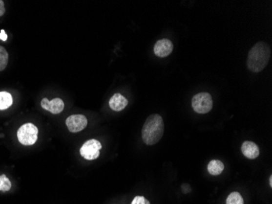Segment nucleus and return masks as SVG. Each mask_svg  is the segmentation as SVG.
Masks as SVG:
<instances>
[{
    "instance_id": "nucleus-1",
    "label": "nucleus",
    "mask_w": 272,
    "mask_h": 204,
    "mask_svg": "<svg viewBox=\"0 0 272 204\" xmlns=\"http://www.w3.org/2000/svg\"><path fill=\"white\" fill-rule=\"evenodd\" d=\"M271 48L264 42H258L250 49L247 58L248 69L253 73L264 69L269 62Z\"/></svg>"
},
{
    "instance_id": "nucleus-2",
    "label": "nucleus",
    "mask_w": 272,
    "mask_h": 204,
    "mask_svg": "<svg viewBox=\"0 0 272 204\" xmlns=\"http://www.w3.org/2000/svg\"><path fill=\"white\" fill-rule=\"evenodd\" d=\"M164 133V122L162 116L157 113L151 114L145 121L142 128L143 141L147 145L159 142Z\"/></svg>"
},
{
    "instance_id": "nucleus-3",
    "label": "nucleus",
    "mask_w": 272,
    "mask_h": 204,
    "mask_svg": "<svg viewBox=\"0 0 272 204\" xmlns=\"http://www.w3.org/2000/svg\"><path fill=\"white\" fill-rule=\"evenodd\" d=\"M39 129L31 123L21 126L18 131V139L23 145H33L38 140Z\"/></svg>"
},
{
    "instance_id": "nucleus-4",
    "label": "nucleus",
    "mask_w": 272,
    "mask_h": 204,
    "mask_svg": "<svg viewBox=\"0 0 272 204\" xmlns=\"http://www.w3.org/2000/svg\"><path fill=\"white\" fill-rule=\"evenodd\" d=\"M191 106L197 113H207L213 108V100L208 92H201L192 97Z\"/></svg>"
},
{
    "instance_id": "nucleus-5",
    "label": "nucleus",
    "mask_w": 272,
    "mask_h": 204,
    "mask_svg": "<svg viewBox=\"0 0 272 204\" xmlns=\"http://www.w3.org/2000/svg\"><path fill=\"white\" fill-rule=\"evenodd\" d=\"M102 148L101 143L96 139H91L84 143L80 149V155L86 160H95L100 156V150Z\"/></svg>"
},
{
    "instance_id": "nucleus-6",
    "label": "nucleus",
    "mask_w": 272,
    "mask_h": 204,
    "mask_svg": "<svg viewBox=\"0 0 272 204\" xmlns=\"http://www.w3.org/2000/svg\"><path fill=\"white\" fill-rule=\"evenodd\" d=\"M65 124L70 133H79L86 128L87 118L83 114H73L66 118Z\"/></svg>"
},
{
    "instance_id": "nucleus-7",
    "label": "nucleus",
    "mask_w": 272,
    "mask_h": 204,
    "mask_svg": "<svg viewBox=\"0 0 272 204\" xmlns=\"http://www.w3.org/2000/svg\"><path fill=\"white\" fill-rule=\"evenodd\" d=\"M174 49V45L171 41L167 39H163L157 41L154 45V53L158 57H167L171 54Z\"/></svg>"
},
{
    "instance_id": "nucleus-8",
    "label": "nucleus",
    "mask_w": 272,
    "mask_h": 204,
    "mask_svg": "<svg viewBox=\"0 0 272 204\" xmlns=\"http://www.w3.org/2000/svg\"><path fill=\"white\" fill-rule=\"evenodd\" d=\"M41 106L43 110L49 111L52 114H58L64 111V103L61 98H54L52 101L43 98L41 101Z\"/></svg>"
},
{
    "instance_id": "nucleus-9",
    "label": "nucleus",
    "mask_w": 272,
    "mask_h": 204,
    "mask_svg": "<svg viewBox=\"0 0 272 204\" xmlns=\"http://www.w3.org/2000/svg\"><path fill=\"white\" fill-rule=\"evenodd\" d=\"M108 104L111 110L119 112L123 111L126 107L128 105V100L122 94L115 93L111 97Z\"/></svg>"
},
{
    "instance_id": "nucleus-10",
    "label": "nucleus",
    "mask_w": 272,
    "mask_h": 204,
    "mask_svg": "<svg viewBox=\"0 0 272 204\" xmlns=\"http://www.w3.org/2000/svg\"><path fill=\"white\" fill-rule=\"evenodd\" d=\"M241 151L245 157L250 159H254L259 156V148L257 144L252 141H245L241 145Z\"/></svg>"
},
{
    "instance_id": "nucleus-11",
    "label": "nucleus",
    "mask_w": 272,
    "mask_h": 204,
    "mask_svg": "<svg viewBox=\"0 0 272 204\" xmlns=\"http://www.w3.org/2000/svg\"><path fill=\"white\" fill-rule=\"evenodd\" d=\"M224 170V164L220 160H211L208 164V172L213 176H218Z\"/></svg>"
},
{
    "instance_id": "nucleus-12",
    "label": "nucleus",
    "mask_w": 272,
    "mask_h": 204,
    "mask_svg": "<svg viewBox=\"0 0 272 204\" xmlns=\"http://www.w3.org/2000/svg\"><path fill=\"white\" fill-rule=\"evenodd\" d=\"M13 103V98L8 91H0V111L9 108Z\"/></svg>"
},
{
    "instance_id": "nucleus-13",
    "label": "nucleus",
    "mask_w": 272,
    "mask_h": 204,
    "mask_svg": "<svg viewBox=\"0 0 272 204\" xmlns=\"http://www.w3.org/2000/svg\"><path fill=\"white\" fill-rule=\"evenodd\" d=\"M226 204H244V199L239 192H232L228 195Z\"/></svg>"
},
{
    "instance_id": "nucleus-14",
    "label": "nucleus",
    "mask_w": 272,
    "mask_h": 204,
    "mask_svg": "<svg viewBox=\"0 0 272 204\" xmlns=\"http://www.w3.org/2000/svg\"><path fill=\"white\" fill-rule=\"evenodd\" d=\"M8 63V53L7 50L0 46V72L5 69Z\"/></svg>"
},
{
    "instance_id": "nucleus-15",
    "label": "nucleus",
    "mask_w": 272,
    "mask_h": 204,
    "mask_svg": "<svg viewBox=\"0 0 272 204\" xmlns=\"http://www.w3.org/2000/svg\"><path fill=\"white\" fill-rule=\"evenodd\" d=\"M12 188V183L5 174L0 176V191L8 192Z\"/></svg>"
},
{
    "instance_id": "nucleus-16",
    "label": "nucleus",
    "mask_w": 272,
    "mask_h": 204,
    "mask_svg": "<svg viewBox=\"0 0 272 204\" xmlns=\"http://www.w3.org/2000/svg\"><path fill=\"white\" fill-rule=\"evenodd\" d=\"M130 204H150V202L144 196H136Z\"/></svg>"
},
{
    "instance_id": "nucleus-17",
    "label": "nucleus",
    "mask_w": 272,
    "mask_h": 204,
    "mask_svg": "<svg viewBox=\"0 0 272 204\" xmlns=\"http://www.w3.org/2000/svg\"><path fill=\"white\" fill-rule=\"evenodd\" d=\"M6 9L5 7H4V2L3 0H0V17L4 15L5 13Z\"/></svg>"
},
{
    "instance_id": "nucleus-18",
    "label": "nucleus",
    "mask_w": 272,
    "mask_h": 204,
    "mask_svg": "<svg viewBox=\"0 0 272 204\" xmlns=\"http://www.w3.org/2000/svg\"><path fill=\"white\" fill-rule=\"evenodd\" d=\"M0 40L2 41H7V40H8V35L6 34L4 30H1V31H0Z\"/></svg>"
},
{
    "instance_id": "nucleus-19",
    "label": "nucleus",
    "mask_w": 272,
    "mask_h": 204,
    "mask_svg": "<svg viewBox=\"0 0 272 204\" xmlns=\"http://www.w3.org/2000/svg\"><path fill=\"white\" fill-rule=\"evenodd\" d=\"M269 181H270V185H271V187H272V176H271V177H270Z\"/></svg>"
}]
</instances>
